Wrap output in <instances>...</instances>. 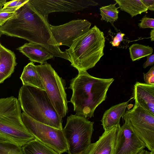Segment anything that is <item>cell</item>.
<instances>
[{
	"label": "cell",
	"instance_id": "obj_1",
	"mask_svg": "<svg viewBox=\"0 0 154 154\" xmlns=\"http://www.w3.org/2000/svg\"><path fill=\"white\" fill-rule=\"evenodd\" d=\"M17 12L16 17L0 26V35L20 38L39 44L54 57L70 61L68 54L60 50L54 38L48 19L38 12L29 1Z\"/></svg>",
	"mask_w": 154,
	"mask_h": 154
},
{
	"label": "cell",
	"instance_id": "obj_2",
	"mask_svg": "<svg viewBox=\"0 0 154 154\" xmlns=\"http://www.w3.org/2000/svg\"><path fill=\"white\" fill-rule=\"evenodd\" d=\"M78 72L70 81L69 88L72 91L70 102L75 115L91 118L97 107L106 99L107 91L114 79L95 77L85 70Z\"/></svg>",
	"mask_w": 154,
	"mask_h": 154
},
{
	"label": "cell",
	"instance_id": "obj_3",
	"mask_svg": "<svg viewBox=\"0 0 154 154\" xmlns=\"http://www.w3.org/2000/svg\"><path fill=\"white\" fill-rule=\"evenodd\" d=\"M23 112L34 120L59 129H63L62 119L58 114L45 91L23 85L18 99Z\"/></svg>",
	"mask_w": 154,
	"mask_h": 154
},
{
	"label": "cell",
	"instance_id": "obj_4",
	"mask_svg": "<svg viewBox=\"0 0 154 154\" xmlns=\"http://www.w3.org/2000/svg\"><path fill=\"white\" fill-rule=\"evenodd\" d=\"M105 41L103 32L94 25L65 50L71 65L78 71L94 67L104 55Z\"/></svg>",
	"mask_w": 154,
	"mask_h": 154
},
{
	"label": "cell",
	"instance_id": "obj_5",
	"mask_svg": "<svg viewBox=\"0 0 154 154\" xmlns=\"http://www.w3.org/2000/svg\"><path fill=\"white\" fill-rule=\"evenodd\" d=\"M21 110L14 97L0 99V140L22 147L35 138L23 123Z\"/></svg>",
	"mask_w": 154,
	"mask_h": 154
},
{
	"label": "cell",
	"instance_id": "obj_6",
	"mask_svg": "<svg viewBox=\"0 0 154 154\" xmlns=\"http://www.w3.org/2000/svg\"><path fill=\"white\" fill-rule=\"evenodd\" d=\"M94 122L76 115L68 116L63 129L68 154H86L91 143Z\"/></svg>",
	"mask_w": 154,
	"mask_h": 154
},
{
	"label": "cell",
	"instance_id": "obj_7",
	"mask_svg": "<svg viewBox=\"0 0 154 154\" xmlns=\"http://www.w3.org/2000/svg\"><path fill=\"white\" fill-rule=\"evenodd\" d=\"M35 67L57 112L61 118L64 117L68 112L65 80L60 77L49 63L35 65Z\"/></svg>",
	"mask_w": 154,
	"mask_h": 154
},
{
	"label": "cell",
	"instance_id": "obj_8",
	"mask_svg": "<svg viewBox=\"0 0 154 154\" xmlns=\"http://www.w3.org/2000/svg\"><path fill=\"white\" fill-rule=\"evenodd\" d=\"M125 123L136 134L150 151L154 150V116L135 104L123 117Z\"/></svg>",
	"mask_w": 154,
	"mask_h": 154
},
{
	"label": "cell",
	"instance_id": "obj_9",
	"mask_svg": "<svg viewBox=\"0 0 154 154\" xmlns=\"http://www.w3.org/2000/svg\"><path fill=\"white\" fill-rule=\"evenodd\" d=\"M21 117L26 127L35 138L59 154L67 152L68 147L63 129L36 121L23 112Z\"/></svg>",
	"mask_w": 154,
	"mask_h": 154
},
{
	"label": "cell",
	"instance_id": "obj_10",
	"mask_svg": "<svg viewBox=\"0 0 154 154\" xmlns=\"http://www.w3.org/2000/svg\"><path fill=\"white\" fill-rule=\"evenodd\" d=\"M29 2L38 12L47 19L48 15L51 13L74 12L98 4L92 0H29Z\"/></svg>",
	"mask_w": 154,
	"mask_h": 154
},
{
	"label": "cell",
	"instance_id": "obj_11",
	"mask_svg": "<svg viewBox=\"0 0 154 154\" xmlns=\"http://www.w3.org/2000/svg\"><path fill=\"white\" fill-rule=\"evenodd\" d=\"M91 25V23L85 19L72 20L59 26L50 24L51 32L58 45L69 48L75 40L90 29Z\"/></svg>",
	"mask_w": 154,
	"mask_h": 154
},
{
	"label": "cell",
	"instance_id": "obj_12",
	"mask_svg": "<svg viewBox=\"0 0 154 154\" xmlns=\"http://www.w3.org/2000/svg\"><path fill=\"white\" fill-rule=\"evenodd\" d=\"M144 143L125 123L118 129L114 154H139L145 148Z\"/></svg>",
	"mask_w": 154,
	"mask_h": 154
},
{
	"label": "cell",
	"instance_id": "obj_13",
	"mask_svg": "<svg viewBox=\"0 0 154 154\" xmlns=\"http://www.w3.org/2000/svg\"><path fill=\"white\" fill-rule=\"evenodd\" d=\"M133 95L135 104L154 116V85L136 82Z\"/></svg>",
	"mask_w": 154,
	"mask_h": 154
},
{
	"label": "cell",
	"instance_id": "obj_14",
	"mask_svg": "<svg viewBox=\"0 0 154 154\" xmlns=\"http://www.w3.org/2000/svg\"><path fill=\"white\" fill-rule=\"evenodd\" d=\"M119 128L104 131L95 142L91 143L86 154H114L116 134Z\"/></svg>",
	"mask_w": 154,
	"mask_h": 154
},
{
	"label": "cell",
	"instance_id": "obj_15",
	"mask_svg": "<svg viewBox=\"0 0 154 154\" xmlns=\"http://www.w3.org/2000/svg\"><path fill=\"white\" fill-rule=\"evenodd\" d=\"M132 98L126 102L112 106L105 111L101 120L104 131H108L114 127H120V119L124 116L128 102Z\"/></svg>",
	"mask_w": 154,
	"mask_h": 154
},
{
	"label": "cell",
	"instance_id": "obj_16",
	"mask_svg": "<svg viewBox=\"0 0 154 154\" xmlns=\"http://www.w3.org/2000/svg\"><path fill=\"white\" fill-rule=\"evenodd\" d=\"M17 49L28 57L31 62H37L41 64L47 63V60L54 57L45 48L35 43H25Z\"/></svg>",
	"mask_w": 154,
	"mask_h": 154
},
{
	"label": "cell",
	"instance_id": "obj_17",
	"mask_svg": "<svg viewBox=\"0 0 154 154\" xmlns=\"http://www.w3.org/2000/svg\"><path fill=\"white\" fill-rule=\"evenodd\" d=\"M17 65L14 53L0 44V84L10 77Z\"/></svg>",
	"mask_w": 154,
	"mask_h": 154
},
{
	"label": "cell",
	"instance_id": "obj_18",
	"mask_svg": "<svg viewBox=\"0 0 154 154\" xmlns=\"http://www.w3.org/2000/svg\"><path fill=\"white\" fill-rule=\"evenodd\" d=\"M20 79L23 85L34 87L45 91L42 78L33 62H31L24 67Z\"/></svg>",
	"mask_w": 154,
	"mask_h": 154
},
{
	"label": "cell",
	"instance_id": "obj_19",
	"mask_svg": "<svg viewBox=\"0 0 154 154\" xmlns=\"http://www.w3.org/2000/svg\"><path fill=\"white\" fill-rule=\"evenodd\" d=\"M119 8L130 14L132 17L142 13L146 12L147 8L141 0H115Z\"/></svg>",
	"mask_w": 154,
	"mask_h": 154
},
{
	"label": "cell",
	"instance_id": "obj_20",
	"mask_svg": "<svg viewBox=\"0 0 154 154\" xmlns=\"http://www.w3.org/2000/svg\"><path fill=\"white\" fill-rule=\"evenodd\" d=\"M22 148L24 154H59L36 138L27 143Z\"/></svg>",
	"mask_w": 154,
	"mask_h": 154
},
{
	"label": "cell",
	"instance_id": "obj_21",
	"mask_svg": "<svg viewBox=\"0 0 154 154\" xmlns=\"http://www.w3.org/2000/svg\"><path fill=\"white\" fill-rule=\"evenodd\" d=\"M130 57L133 61L151 55L153 48L149 46L139 44H134L129 48Z\"/></svg>",
	"mask_w": 154,
	"mask_h": 154
},
{
	"label": "cell",
	"instance_id": "obj_22",
	"mask_svg": "<svg viewBox=\"0 0 154 154\" xmlns=\"http://www.w3.org/2000/svg\"><path fill=\"white\" fill-rule=\"evenodd\" d=\"M117 4H111L103 6L100 8V14L101 16V20H104L107 22H114L118 18L119 8L116 5Z\"/></svg>",
	"mask_w": 154,
	"mask_h": 154
},
{
	"label": "cell",
	"instance_id": "obj_23",
	"mask_svg": "<svg viewBox=\"0 0 154 154\" xmlns=\"http://www.w3.org/2000/svg\"><path fill=\"white\" fill-rule=\"evenodd\" d=\"M0 154H24L22 147L0 140Z\"/></svg>",
	"mask_w": 154,
	"mask_h": 154
},
{
	"label": "cell",
	"instance_id": "obj_24",
	"mask_svg": "<svg viewBox=\"0 0 154 154\" xmlns=\"http://www.w3.org/2000/svg\"><path fill=\"white\" fill-rule=\"evenodd\" d=\"M29 0H14L6 2L2 10L10 12H16L29 1Z\"/></svg>",
	"mask_w": 154,
	"mask_h": 154
},
{
	"label": "cell",
	"instance_id": "obj_25",
	"mask_svg": "<svg viewBox=\"0 0 154 154\" xmlns=\"http://www.w3.org/2000/svg\"><path fill=\"white\" fill-rule=\"evenodd\" d=\"M17 11L10 12L0 10V26H2L9 20L16 17Z\"/></svg>",
	"mask_w": 154,
	"mask_h": 154
},
{
	"label": "cell",
	"instance_id": "obj_26",
	"mask_svg": "<svg viewBox=\"0 0 154 154\" xmlns=\"http://www.w3.org/2000/svg\"><path fill=\"white\" fill-rule=\"evenodd\" d=\"M140 23L138 24V26L141 28H154V19L146 17H143L140 20Z\"/></svg>",
	"mask_w": 154,
	"mask_h": 154
},
{
	"label": "cell",
	"instance_id": "obj_27",
	"mask_svg": "<svg viewBox=\"0 0 154 154\" xmlns=\"http://www.w3.org/2000/svg\"><path fill=\"white\" fill-rule=\"evenodd\" d=\"M144 79L146 83L154 85V66H153L146 73H143Z\"/></svg>",
	"mask_w": 154,
	"mask_h": 154
},
{
	"label": "cell",
	"instance_id": "obj_28",
	"mask_svg": "<svg viewBox=\"0 0 154 154\" xmlns=\"http://www.w3.org/2000/svg\"><path fill=\"white\" fill-rule=\"evenodd\" d=\"M125 35V34L124 33L120 32L118 33L113 38V41L110 42L112 46L113 47L118 46L119 45L120 42L123 41V37Z\"/></svg>",
	"mask_w": 154,
	"mask_h": 154
},
{
	"label": "cell",
	"instance_id": "obj_29",
	"mask_svg": "<svg viewBox=\"0 0 154 154\" xmlns=\"http://www.w3.org/2000/svg\"><path fill=\"white\" fill-rule=\"evenodd\" d=\"M154 63V54H151L147 56V60L143 64L144 68L153 65Z\"/></svg>",
	"mask_w": 154,
	"mask_h": 154
},
{
	"label": "cell",
	"instance_id": "obj_30",
	"mask_svg": "<svg viewBox=\"0 0 154 154\" xmlns=\"http://www.w3.org/2000/svg\"><path fill=\"white\" fill-rule=\"evenodd\" d=\"M147 8L148 10L153 11H154V0H141Z\"/></svg>",
	"mask_w": 154,
	"mask_h": 154
},
{
	"label": "cell",
	"instance_id": "obj_31",
	"mask_svg": "<svg viewBox=\"0 0 154 154\" xmlns=\"http://www.w3.org/2000/svg\"><path fill=\"white\" fill-rule=\"evenodd\" d=\"M140 154H154V150L149 152L144 149L140 153Z\"/></svg>",
	"mask_w": 154,
	"mask_h": 154
},
{
	"label": "cell",
	"instance_id": "obj_32",
	"mask_svg": "<svg viewBox=\"0 0 154 154\" xmlns=\"http://www.w3.org/2000/svg\"><path fill=\"white\" fill-rule=\"evenodd\" d=\"M150 38L151 41H154V29H152L151 30L150 32Z\"/></svg>",
	"mask_w": 154,
	"mask_h": 154
},
{
	"label": "cell",
	"instance_id": "obj_33",
	"mask_svg": "<svg viewBox=\"0 0 154 154\" xmlns=\"http://www.w3.org/2000/svg\"><path fill=\"white\" fill-rule=\"evenodd\" d=\"M6 2L5 0H0V10L2 8L4 4Z\"/></svg>",
	"mask_w": 154,
	"mask_h": 154
},
{
	"label": "cell",
	"instance_id": "obj_34",
	"mask_svg": "<svg viewBox=\"0 0 154 154\" xmlns=\"http://www.w3.org/2000/svg\"><path fill=\"white\" fill-rule=\"evenodd\" d=\"M140 153H139V154H140Z\"/></svg>",
	"mask_w": 154,
	"mask_h": 154
},
{
	"label": "cell",
	"instance_id": "obj_35",
	"mask_svg": "<svg viewBox=\"0 0 154 154\" xmlns=\"http://www.w3.org/2000/svg\"></svg>",
	"mask_w": 154,
	"mask_h": 154
}]
</instances>
